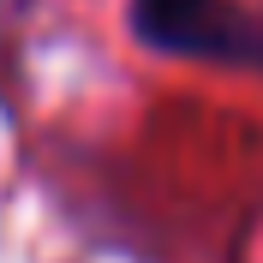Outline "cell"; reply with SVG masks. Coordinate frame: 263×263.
Wrapping results in <instances>:
<instances>
[{"instance_id":"1","label":"cell","mask_w":263,"mask_h":263,"mask_svg":"<svg viewBox=\"0 0 263 263\" xmlns=\"http://www.w3.org/2000/svg\"><path fill=\"white\" fill-rule=\"evenodd\" d=\"M132 30L174 60L263 72V6L246 0H132Z\"/></svg>"}]
</instances>
